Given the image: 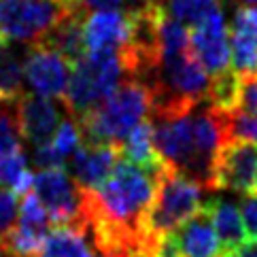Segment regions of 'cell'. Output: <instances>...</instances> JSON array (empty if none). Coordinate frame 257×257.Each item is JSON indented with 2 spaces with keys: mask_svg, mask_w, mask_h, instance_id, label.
<instances>
[{
  "mask_svg": "<svg viewBox=\"0 0 257 257\" xmlns=\"http://www.w3.org/2000/svg\"><path fill=\"white\" fill-rule=\"evenodd\" d=\"M153 132L155 151L164 166L213 191L215 158L225 145L221 113L208 106L177 117H162L155 119Z\"/></svg>",
  "mask_w": 257,
  "mask_h": 257,
  "instance_id": "cell-1",
  "label": "cell"
},
{
  "mask_svg": "<svg viewBox=\"0 0 257 257\" xmlns=\"http://www.w3.org/2000/svg\"><path fill=\"white\" fill-rule=\"evenodd\" d=\"M153 115V91L141 79L127 77L100 106L79 119L81 136L89 145L119 147L139 123Z\"/></svg>",
  "mask_w": 257,
  "mask_h": 257,
  "instance_id": "cell-2",
  "label": "cell"
},
{
  "mask_svg": "<svg viewBox=\"0 0 257 257\" xmlns=\"http://www.w3.org/2000/svg\"><path fill=\"white\" fill-rule=\"evenodd\" d=\"M127 77L123 58L119 51L85 53L72 64L70 81L62 104L72 119H83L96 106H100Z\"/></svg>",
  "mask_w": 257,
  "mask_h": 257,
  "instance_id": "cell-3",
  "label": "cell"
},
{
  "mask_svg": "<svg viewBox=\"0 0 257 257\" xmlns=\"http://www.w3.org/2000/svg\"><path fill=\"white\" fill-rule=\"evenodd\" d=\"M204 191L200 183L164 166L158 177V194L143 223L151 249L162 236L174 232L204 206Z\"/></svg>",
  "mask_w": 257,
  "mask_h": 257,
  "instance_id": "cell-4",
  "label": "cell"
},
{
  "mask_svg": "<svg viewBox=\"0 0 257 257\" xmlns=\"http://www.w3.org/2000/svg\"><path fill=\"white\" fill-rule=\"evenodd\" d=\"M83 13L64 0H0V41L13 45H39L68 20Z\"/></svg>",
  "mask_w": 257,
  "mask_h": 257,
  "instance_id": "cell-5",
  "label": "cell"
},
{
  "mask_svg": "<svg viewBox=\"0 0 257 257\" xmlns=\"http://www.w3.org/2000/svg\"><path fill=\"white\" fill-rule=\"evenodd\" d=\"M32 194L39 198L56 227L87 229L85 191L72 181L66 170H39L32 179Z\"/></svg>",
  "mask_w": 257,
  "mask_h": 257,
  "instance_id": "cell-6",
  "label": "cell"
},
{
  "mask_svg": "<svg viewBox=\"0 0 257 257\" xmlns=\"http://www.w3.org/2000/svg\"><path fill=\"white\" fill-rule=\"evenodd\" d=\"M189 47L194 58L210 79L232 70L229 68V60H232L229 30L221 7L213 9L204 20L189 30Z\"/></svg>",
  "mask_w": 257,
  "mask_h": 257,
  "instance_id": "cell-7",
  "label": "cell"
},
{
  "mask_svg": "<svg viewBox=\"0 0 257 257\" xmlns=\"http://www.w3.org/2000/svg\"><path fill=\"white\" fill-rule=\"evenodd\" d=\"M70 70L72 64L45 43L28 47L24 62V79L30 91H34L39 98L62 100L70 81Z\"/></svg>",
  "mask_w": 257,
  "mask_h": 257,
  "instance_id": "cell-8",
  "label": "cell"
},
{
  "mask_svg": "<svg viewBox=\"0 0 257 257\" xmlns=\"http://www.w3.org/2000/svg\"><path fill=\"white\" fill-rule=\"evenodd\" d=\"M257 185V145L225 143L213 168V189L249 196Z\"/></svg>",
  "mask_w": 257,
  "mask_h": 257,
  "instance_id": "cell-9",
  "label": "cell"
},
{
  "mask_svg": "<svg viewBox=\"0 0 257 257\" xmlns=\"http://www.w3.org/2000/svg\"><path fill=\"white\" fill-rule=\"evenodd\" d=\"M134 15L123 11H91L83 17V47L85 53L119 51L132 41Z\"/></svg>",
  "mask_w": 257,
  "mask_h": 257,
  "instance_id": "cell-10",
  "label": "cell"
},
{
  "mask_svg": "<svg viewBox=\"0 0 257 257\" xmlns=\"http://www.w3.org/2000/svg\"><path fill=\"white\" fill-rule=\"evenodd\" d=\"M15 113H17V125H20L22 139L32 149L49 145L62 123V111L56 104V100H47L39 96L26 94L15 104Z\"/></svg>",
  "mask_w": 257,
  "mask_h": 257,
  "instance_id": "cell-11",
  "label": "cell"
},
{
  "mask_svg": "<svg viewBox=\"0 0 257 257\" xmlns=\"http://www.w3.org/2000/svg\"><path fill=\"white\" fill-rule=\"evenodd\" d=\"M119 160H121V149L115 145L81 143L70 158L72 181L83 191H96L113 174Z\"/></svg>",
  "mask_w": 257,
  "mask_h": 257,
  "instance_id": "cell-12",
  "label": "cell"
},
{
  "mask_svg": "<svg viewBox=\"0 0 257 257\" xmlns=\"http://www.w3.org/2000/svg\"><path fill=\"white\" fill-rule=\"evenodd\" d=\"M232 70L240 79L257 77V7H238L229 28Z\"/></svg>",
  "mask_w": 257,
  "mask_h": 257,
  "instance_id": "cell-13",
  "label": "cell"
},
{
  "mask_svg": "<svg viewBox=\"0 0 257 257\" xmlns=\"http://www.w3.org/2000/svg\"><path fill=\"white\" fill-rule=\"evenodd\" d=\"M26 53L20 45L0 43V102L15 106L26 96L24 62Z\"/></svg>",
  "mask_w": 257,
  "mask_h": 257,
  "instance_id": "cell-14",
  "label": "cell"
},
{
  "mask_svg": "<svg viewBox=\"0 0 257 257\" xmlns=\"http://www.w3.org/2000/svg\"><path fill=\"white\" fill-rule=\"evenodd\" d=\"M206 208L210 213V219H213V227L221 251L229 253L236 246H240L246 238V232L238 206L227 200H210L206 202Z\"/></svg>",
  "mask_w": 257,
  "mask_h": 257,
  "instance_id": "cell-15",
  "label": "cell"
},
{
  "mask_svg": "<svg viewBox=\"0 0 257 257\" xmlns=\"http://www.w3.org/2000/svg\"><path fill=\"white\" fill-rule=\"evenodd\" d=\"M121 149V158L136 164L145 170L153 174H160L164 170V164L160 160L158 151H155V132H153V121H143L134 127V130L125 136V141L119 145Z\"/></svg>",
  "mask_w": 257,
  "mask_h": 257,
  "instance_id": "cell-16",
  "label": "cell"
},
{
  "mask_svg": "<svg viewBox=\"0 0 257 257\" xmlns=\"http://www.w3.org/2000/svg\"><path fill=\"white\" fill-rule=\"evenodd\" d=\"M41 257H100L87 229L53 227L45 238Z\"/></svg>",
  "mask_w": 257,
  "mask_h": 257,
  "instance_id": "cell-17",
  "label": "cell"
},
{
  "mask_svg": "<svg viewBox=\"0 0 257 257\" xmlns=\"http://www.w3.org/2000/svg\"><path fill=\"white\" fill-rule=\"evenodd\" d=\"M32 179L34 174L28 170V160L22 147L0 158V187L11 189L15 196H26L32 189Z\"/></svg>",
  "mask_w": 257,
  "mask_h": 257,
  "instance_id": "cell-18",
  "label": "cell"
},
{
  "mask_svg": "<svg viewBox=\"0 0 257 257\" xmlns=\"http://www.w3.org/2000/svg\"><path fill=\"white\" fill-rule=\"evenodd\" d=\"M217 7H219L217 0H164L162 3L164 13L170 20L183 24L185 28L187 26L194 28L196 24H200Z\"/></svg>",
  "mask_w": 257,
  "mask_h": 257,
  "instance_id": "cell-19",
  "label": "cell"
},
{
  "mask_svg": "<svg viewBox=\"0 0 257 257\" xmlns=\"http://www.w3.org/2000/svg\"><path fill=\"white\" fill-rule=\"evenodd\" d=\"M225 143H251L257 145V115L238 106L232 113H221Z\"/></svg>",
  "mask_w": 257,
  "mask_h": 257,
  "instance_id": "cell-20",
  "label": "cell"
},
{
  "mask_svg": "<svg viewBox=\"0 0 257 257\" xmlns=\"http://www.w3.org/2000/svg\"><path fill=\"white\" fill-rule=\"evenodd\" d=\"M81 141H83V136H81V127L77 123V119L66 117V119H62L58 132L51 139L49 145H51V149L56 151L64 162H66L68 158H72V153L81 147Z\"/></svg>",
  "mask_w": 257,
  "mask_h": 257,
  "instance_id": "cell-21",
  "label": "cell"
},
{
  "mask_svg": "<svg viewBox=\"0 0 257 257\" xmlns=\"http://www.w3.org/2000/svg\"><path fill=\"white\" fill-rule=\"evenodd\" d=\"M22 147V134L17 125L15 106L0 102V158Z\"/></svg>",
  "mask_w": 257,
  "mask_h": 257,
  "instance_id": "cell-22",
  "label": "cell"
},
{
  "mask_svg": "<svg viewBox=\"0 0 257 257\" xmlns=\"http://www.w3.org/2000/svg\"><path fill=\"white\" fill-rule=\"evenodd\" d=\"M17 213H20V202L11 189L0 187V246L5 244L7 236L17 223Z\"/></svg>",
  "mask_w": 257,
  "mask_h": 257,
  "instance_id": "cell-23",
  "label": "cell"
},
{
  "mask_svg": "<svg viewBox=\"0 0 257 257\" xmlns=\"http://www.w3.org/2000/svg\"><path fill=\"white\" fill-rule=\"evenodd\" d=\"M240 215H242V221H244V227L251 232V236L257 240V194L244 196L242 200V206H240Z\"/></svg>",
  "mask_w": 257,
  "mask_h": 257,
  "instance_id": "cell-24",
  "label": "cell"
},
{
  "mask_svg": "<svg viewBox=\"0 0 257 257\" xmlns=\"http://www.w3.org/2000/svg\"><path fill=\"white\" fill-rule=\"evenodd\" d=\"M240 108L257 115V77L242 79V94H240Z\"/></svg>",
  "mask_w": 257,
  "mask_h": 257,
  "instance_id": "cell-25",
  "label": "cell"
},
{
  "mask_svg": "<svg viewBox=\"0 0 257 257\" xmlns=\"http://www.w3.org/2000/svg\"><path fill=\"white\" fill-rule=\"evenodd\" d=\"M225 257H257V240L253 238L249 242H242L240 246H236L234 251L225 253Z\"/></svg>",
  "mask_w": 257,
  "mask_h": 257,
  "instance_id": "cell-26",
  "label": "cell"
},
{
  "mask_svg": "<svg viewBox=\"0 0 257 257\" xmlns=\"http://www.w3.org/2000/svg\"><path fill=\"white\" fill-rule=\"evenodd\" d=\"M64 3H66L68 7H72V9H77V11H83V7H81V5H83V0H64Z\"/></svg>",
  "mask_w": 257,
  "mask_h": 257,
  "instance_id": "cell-27",
  "label": "cell"
},
{
  "mask_svg": "<svg viewBox=\"0 0 257 257\" xmlns=\"http://www.w3.org/2000/svg\"><path fill=\"white\" fill-rule=\"evenodd\" d=\"M255 194H257V185H255Z\"/></svg>",
  "mask_w": 257,
  "mask_h": 257,
  "instance_id": "cell-28",
  "label": "cell"
}]
</instances>
